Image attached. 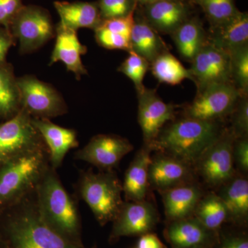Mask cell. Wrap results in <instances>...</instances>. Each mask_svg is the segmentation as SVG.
Returning a JSON list of instances; mask_svg holds the SVG:
<instances>
[{
  "label": "cell",
  "instance_id": "1",
  "mask_svg": "<svg viewBox=\"0 0 248 248\" xmlns=\"http://www.w3.org/2000/svg\"><path fill=\"white\" fill-rule=\"evenodd\" d=\"M0 233L11 248H91L68 241L46 223L35 190L0 213Z\"/></svg>",
  "mask_w": 248,
  "mask_h": 248
},
{
  "label": "cell",
  "instance_id": "2",
  "mask_svg": "<svg viewBox=\"0 0 248 248\" xmlns=\"http://www.w3.org/2000/svg\"><path fill=\"white\" fill-rule=\"evenodd\" d=\"M41 216L52 229L73 244H84L78 197L70 195L57 170L49 166L35 190Z\"/></svg>",
  "mask_w": 248,
  "mask_h": 248
},
{
  "label": "cell",
  "instance_id": "3",
  "mask_svg": "<svg viewBox=\"0 0 248 248\" xmlns=\"http://www.w3.org/2000/svg\"><path fill=\"white\" fill-rule=\"evenodd\" d=\"M226 127L223 122H205L183 116L166 124L151 147L153 151L170 155L192 167Z\"/></svg>",
  "mask_w": 248,
  "mask_h": 248
},
{
  "label": "cell",
  "instance_id": "4",
  "mask_svg": "<svg viewBox=\"0 0 248 248\" xmlns=\"http://www.w3.org/2000/svg\"><path fill=\"white\" fill-rule=\"evenodd\" d=\"M49 166L46 148L18 156L0 166V213L33 192Z\"/></svg>",
  "mask_w": 248,
  "mask_h": 248
},
{
  "label": "cell",
  "instance_id": "5",
  "mask_svg": "<svg viewBox=\"0 0 248 248\" xmlns=\"http://www.w3.org/2000/svg\"><path fill=\"white\" fill-rule=\"evenodd\" d=\"M76 189L77 197L89 205L101 226L113 221L124 202L122 182L115 170L81 171Z\"/></svg>",
  "mask_w": 248,
  "mask_h": 248
},
{
  "label": "cell",
  "instance_id": "6",
  "mask_svg": "<svg viewBox=\"0 0 248 248\" xmlns=\"http://www.w3.org/2000/svg\"><path fill=\"white\" fill-rule=\"evenodd\" d=\"M234 135L226 127L192 166L196 179L206 190L216 191L236 174L232 148Z\"/></svg>",
  "mask_w": 248,
  "mask_h": 248
},
{
  "label": "cell",
  "instance_id": "7",
  "mask_svg": "<svg viewBox=\"0 0 248 248\" xmlns=\"http://www.w3.org/2000/svg\"><path fill=\"white\" fill-rule=\"evenodd\" d=\"M32 119L21 108L12 118L0 121V166L18 156L47 148Z\"/></svg>",
  "mask_w": 248,
  "mask_h": 248
},
{
  "label": "cell",
  "instance_id": "8",
  "mask_svg": "<svg viewBox=\"0 0 248 248\" xmlns=\"http://www.w3.org/2000/svg\"><path fill=\"white\" fill-rule=\"evenodd\" d=\"M241 94L232 82L210 85L197 92L194 100L185 105L183 116L205 122H223L231 115Z\"/></svg>",
  "mask_w": 248,
  "mask_h": 248
},
{
  "label": "cell",
  "instance_id": "9",
  "mask_svg": "<svg viewBox=\"0 0 248 248\" xmlns=\"http://www.w3.org/2000/svg\"><path fill=\"white\" fill-rule=\"evenodd\" d=\"M9 31L19 41V52L28 54L43 46L55 36L51 17L47 10L35 6H23L10 24Z\"/></svg>",
  "mask_w": 248,
  "mask_h": 248
},
{
  "label": "cell",
  "instance_id": "10",
  "mask_svg": "<svg viewBox=\"0 0 248 248\" xmlns=\"http://www.w3.org/2000/svg\"><path fill=\"white\" fill-rule=\"evenodd\" d=\"M21 107L32 117L51 120L68 112L64 99L51 85L35 76L17 78Z\"/></svg>",
  "mask_w": 248,
  "mask_h": 248
},
{
  "label": "cell",
  "instance_id": "11",
  "mask_svg": "<svg viewBox=\"0 0 248 248\" xmlns=\"http://www.w3.org/2000/svg\"><path fill=\"white\" fill-rule=\"evenodd\" d=\"M160 221V215L154 203L148 200L124 201L120 211L112 221L108 241L117 243L125 236H140L153 232Z\"/></svg>",
  "mask_w": 248,
  "mask_h": 248
},
{
  "label": "cell",
  "instance_id": "12",
  "mask_svg": "<svg viewBox=\"0 0 248 248\" xmlns=\"http://www.w3.org/2000/svg\"><path fill=\"white\" fill-rule=\"evenodd\" d=\"M133 149L127 139L112 134H99L76 151L74 158L89 163L100 171L115 170L124 156Z\"/></svg>",
  "mask_w": 248,
  "mask_h": 248
},
{
  "label": "cell",
  "instance_id": "13",
  "mask_svg": "<svg viewBox=\"0 0 248 248\" xmlns=\"http://www.w3.org/2000/svg\"><path fill=\"white\" fill-rule=\"evenodd\" d=\"M190 63L188 70L197 92L210 85L232 82L229 53L208 41Z\"/></svg>",
  "mask_w": 248,
  "mask_h": 248
},
{
  "label": "cell",
  "instance_id": "14",
  "mask_svg": "<svg viewBox=\"0 0 248 248\" xmlns=\"http://www.w3.org/2000/svg\"><path fill=\"white\" fill-rule=\"evenodd\" d=\"M138 93V122L143 145L151 146L161 129L176 119L177 106L164 102L156 89L144 87Z\"/></svg>",
  "mask_w": 248,
  "mask_h": 248
},
{
  "label": "cell",
  "instance_id": "15",
  "mask_svg": "<svg viewBox=\"0 0 248 248\" xmlns=\"http://www.w3.org/2000/svg\"><path fill=\"white\" fill-rule=\"evenodd\" d=\"M197 181L193 169L170 155L155 152L148 170L150 188L159 193L176 186Z\"/></svg>",
  "mask_w": 248,
  "mask_h": 248
},
{
  "label": "cell",
  "instance_id": "16",
  "mask_svg": "<svg viewBox=\"0 0 248 248\" xmlns=\"http://www.w3.org/2000/svg\"><path fill=\"white\" fill-rule=\"evenodd\" d=\"M218 234L195 216L166 221L164 230L165 239L172 248H212Z\"/></svg>",
  "mask_w": 248,
  "mask_h": 248
},
{
  "label": "cell",
  "instance_id": "17",
  "mask_svg": "<svg viewBox=\"0 0 248 248\" xmlns=\"http://www.w3.org/2000/svg\"><path fill=\"white\" fill-rule=\"evenodd\" d=\"M140 10L158 33L170 35L191 17L190 6L184 0H157Z\"/></svg>",
  "mask_w": 248,
  "mask_h": 248
},
{
  "label": "cell",
  "instance_id": "18",
  "mask_svg": "<svg viewBox=\"0 0 248 248\" xmlns=\"http://www.w3.org/2000/svg\"><path fill=\"white\" fill-rule=\"evenodd\" d=\"M32 124L40 132L49 153V163L58 170L71 150L79 146L78 135L74 129L64 128L45 119H32Z\"/></svg>",
  "mask_w": 248,
  "mask_h": 248
},
{
  "label": "cell",
  "instance_id": "19",
  "mask_svg": "<svg viewBox=\"0 0 248 248\" xmlns=\"http://www.w3.org/2000/svg\"><path fill=\"white\" fill-rule=\"evenodd\" d=\"M56 42L50 57L49 65L61 62L78 80L88 73L81 56L87 52V47L83 45L78 38L77 31L66 29L58 24L55 29Z\"/></svg>",
  "mask_w": 248,
  "mask_h": 248
},
{
  "label": "cell",
  "instance_id": "20",
  "mask_svg": "<svg viewBox=\"0 0 248 248\" xmlns=\"http://www.w3.org/2000/svg\"><path fill=\"white\" fill-rule=\"evenodd\" d=\"M226 206V224L248 228V180L236 172L232 177L215 191Z\"/></svg>",
  "mask_w": 248,
  "mask_h": 248
},
{
  "label": "cell",
  "instance_id": "21",
  "mask_svg": "<svg viewBox=\"0 0 248 248\" xmlns=\"http://www.w3.org/2000/svg\"><path fill=\"white\" fill-rule=\"evenodd\" d=\"M205 191L203 186L195 181L161 192L166 221L193 216L196 206Z\"/></svg>",
  "mask_w": 248,
  "mask_h": 248
},
{
  "label": "cell",
  "instance_id": "22",
  "mask_svg": "<svg viewBox=\"0 0 248 248\" xmlns=\"http://www.w3.org/2000/svg\"><path fill=\"white\" fill-rule=\"evenodd\" d=\"M153 152L151 146L143 145L129 165L122 182L124 201L140 202L147 200L150 189L148 170Z\"/></svg>",
  "mask_w": 248,
  "mask_h": 248
},
{
  "label": "cell",
  "instance_id": "23",
  "mask_svg": "<svg viewBox=\"0 0 248 248\" xmlns=\"http://www.w3.org/2000/svg\"><path fill=\"white\" fill-rule=\"evenodd\" d=\"M130 50L151 63L169 47L153 27L148 24L138 6L130 37Z\"/></svg>",
  "mask_w": 248,
  "mask_h": 248
},
{
  "label": "cell",
  "instance_id": "24",
  "mask_svg": "<svg viewBox=\"0 0 248 248\" xmlns=\"http://www.w3.org/2000/svg\"><path fill=\"white\" fill-rule=\"evenodd\" d=\"M54 6L60 16L59 24L77 32L80 29L94 31L103 21L97 2L57 1Z\"/></svg>",
  "mask_w": 248,
  "mask_h": 248
},
{
  "label": "cell",
  "instance_id": "25",
  "mask_svg": "<svg viewBox=\"0 0 248 248\" xmlns=\"http://www.w3.org/2000/svg\"><path fill=\"white\" fill-rule=\"evenodd\" d=\"M208 41L229 53L231 50L248 45V15L239 11L226 22L210 28Z\"/></svg>",
  "mask_w": 248,
  "mask_h": 248
},
{
  "label": "cell",
  "instance_id": "26",
  "mask_svg": "<svg viewBox=\"0 0 248 248\" xmlns=\"http://www.w3.org/2000/svg\"><path fill=\"white\" fill-rule=\"evenodd\" d=\"M170 36L181 56L190 62L208 42L203 23L195 16L188 18Z\"/></svg>",
  "mask_w": 248,
  "mask_h": 248
},
{
  "label": "cell",
  "instance_id": "27",
  "mask_svg": "<svg viewBox=\"0 0 248 248\" xmlns=\"http://www.w3.org/2000/svg\"><path fill=\"white\" fill-rule=\"evenodd\" d=\"M17 79L12 64L0 63V121L12 118L22 108Z\"/></svg>",
  "mask_w": 248,
  "mask_h": 248
},
{
  "label": "cell",
  "instance_id": "28",
  "mask_svg": "<svg viewBox=\"0 0 248 248\" xmlns=\"http://www.w3.org/2000/svg\"><path fill=\"white\" fill-rule=\"evenodd\" d=\"M193 216L209 229L216 232L226 224L228 219L223 201L216 192L212 190L205 191L196 206Z\"/></svg>",
  "mask_w": 248,
  "mask_h": 248
},
{
  "label": "cell",
  "instance_id": "29",
  "mask_svg": "<svg viewBox=\"0 0 248 248\" xmlns=\"http://www.w3.org/2000/svg\"><path fill=\"white\" fill-rule=\"evenodd\" d=\"M153 76L159 82L175 86L184 80L191 79L190 71L169 50L155 59L150 65Z\"/></svg>",
  "mask_w": 248,
  "mask_h": 248
},
{
  "label": "cell",
  "instance_id": "30",
  "mask_svg": "<svg viewBox=\"0 0 248 248\" xmlns=\"http://www.w3.org/2000/svg\"><path fill=\"white\" fill-rule=\"evenodd\" d=\"M200 6L210 23V28L229 20L239 12L234 0H191Z\"/></svg>",
  "mask_w": 248,
  "mask_h": 248
},
{
  "label": "cell",
  "instance_id": "31",
  "mask_svg": "<svg viewBox=\"0 0 248 248\" xmlns=\"http://www.w3.org/2000/svg\"><path fill=\"white\" fill-rule=\"evenodd\" d=\"M231 81L241 94H248V45L229 52Z\"/></svg>",
  "mask_w": 248,
  "mask_h": 248
},
{
  "label": "cell",
  "instance_id": "32",
  "mask_svg": "<svg viewBox=\"0 0 248 248\" xmlns=\"http://www.w3.org/2000/svg\"><path fill=\"white\" fill-rule=\"evenodd\" d=\"M128 53V58L122 62L118 68V71L131 80L137 92H140L145 87L143 84V79L147 72L150 70L151 63L132 50Z\"/></svg>",
  "mask_w": 248,
  "mask_h": 248
},
{
  "label": "cell",
  "instance_id": "33",
  "mask_svg": "<svg viewBox=\"0 0 248 248\" xmlns=\"http://www.w3.org/2000/svg\"><path fill=\"white\" fill-rule=\"evenodd\" d=\"M212 248H248V228L223 225Z\"/></svg>",
  "mask_w": 248,
  "mask_h": 248
},
{
  "label": "cell",
  "instance_id": "34",
  "mask_svg": "<svg viewBox=\"0 0 248 248\" xmlns=\"http://www.w3.org/2000/svg\"><path fill=\"white\" fill-rule=\"evenodd\" d=\"M228 118L235 138L248 136V94H241Z\"/></svg>",
  "mask_w": 248,
  "mask_h": 248
},
{
  "label": "cell",
  "instance_id": "35",
  "mask_svg": "<svg viewBox=\"0 0 248 248\" xmlns=\"http://www.w3.org/2000/svg\"><path fill=\"white\" fill-rule=\"evenodd\" d=\"M97 4L102 20L125 17L138 6L135 0H99Z\"/></svg>",
  "mask_w": 248,
  "mask_h": 248
},
{
  "label": "cell",
  "instance_id": "36",
  "mask_svg": "<svg viewBox=\"0 0 248 248\" xmlns=\"http://www.w3.org/2000/svg\"><path fill=\"white\" fill-rule=\"evenodd\" d=\"M96 42L109 50H130V37L107 30L100 26L94 30Z\"/></svg>",
  "mask_w": 248,
  "mask_h": 248
},
{
  "label": "cell",
  "instance_id": "37",
  "mask_svg": "<svg viewBox=\"0 0 248 248\" xmlns=\"http://www.w3.org/2000/svg\"><path fill=\"white\" fill-rule=\"evenodd\" d=\"M236 172L247 177L248 173V136L235 138L232 148Z\"/></svg>",
  "mask_w": 248,
  "mask_h": 248
},
{
  "label": "cell",
  "instance_id": "38",
  "mask_svg": "<svg viewBox=\"0 0 248 248\" xmlns=\"http://www.w3.org/2000/svg\"><path fill=\"white\" fill-rule=\"evenodd\" d=\"M23 6L22 0H0V27L9 30L10 24Z\"/></svg>",
  "mask_w": 248,
  "mask_h": 248
},
{
  "label": "cell",
  "instance_id": "39",
  "mask_svg": "<svg viewBox=\"0 0 248 248\" xmlns=\"http://www.w3.org/2000/svg\"><path fill=\"white\" fill-rule=\"evenodd\" d=\"M15 41L9 29L0 27V63L6 61V55L9 49L14 45Z\"/></svg>",
  "mask_w": 248,
  "mask_h": 248
},
{
  "label": "cell",
  "instance_id": "40",
  "mask_svg": "<svg viewBox=\"0 0 248 248\" xmlns=\"http://www.w3.org/2000/svg\"><path fill=\"white\" fill-rule=\"evenodd\" d=\"M137 248H168L159 239L157 235L153 232L141 235L138 240Z\"/></svg>",
  "mask_w": 248,
  "mask_h": 248
},
{
  "label": "cell",
  "instance_id": "41",
  "mask_svg": "<svg viewBox=\"0 0 248 248\" xmlns=\"http://www.w3.org/2000/svg\"><path fill=\"white\" fill-rule=\"evenodd\" d=\"M0 248H11L9 244H8L7 241L5 239L1 233H0Z\"/></svg>",
  "mask_w": 248,
  "mask_h": 248
},
{
  "label": "cell",
  "instance_id": "42",
  "mask_svg": "<svg viewBox=\"0 0 248 248\" xmlns=\"http://www.w3.org/2000/svg\"><path fill=\"white\" fill-rule=\"evenodd\" d=\"M135 1H136L139 6H143L157 1V0H135Z\"/></svg>",
  "mask_w": 248,
  "mask_h": 248
},
{
  "label": "cell",
  "instance_id": "43",
  "mask_svg": "<svg viewBox=\"0 0 248 248\" xmlns=\"http://www.w3.org/2000/svg\"><path fill=\"white\" fill-rule=\"evenodd\" d=\"M91 248H97V246L96 245H94V246H93Z\"/></svg>",
  "mask_w": 248,
  "mask_h": 248
}]
</instances>
